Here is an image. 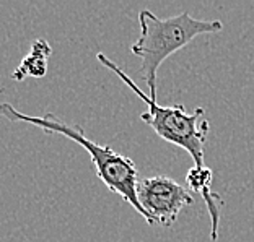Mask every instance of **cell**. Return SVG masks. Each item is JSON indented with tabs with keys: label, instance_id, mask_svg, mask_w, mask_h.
<instances>
[{
	"label": "cell",
	"instance_id": "3",
	"mask_svg": "<svg viewBox=\"0 0 254 242\" xmlns=\"http://www.w3.org/2000/svg\"><path fill=\"white\" fill-rule=\"evenodd\" d=\"M96 59L101 65L123 80V82L147 104V111L140 114V119L153 129V132L165 142L183 148L192 158L194 166L204 164V148L209 135L210 124L205 119V111L197 107L194 112H188L183 104L175 106H160L157 101L138 88L137 83L127 75L123 68H119L116 62H113L106 54L98 52Z\"/></svg>",
	"mask_w": 254,
	"mask_h": 242
},
{
	"label": "cell",
	"instance_id": "2",
	"mask_svg": "<svg viewBox=\"0 0 254 242\" xmlns=\"http://www.w3.org/2000/svg\"><path fill=\"white\" fill-rule=\"evenodd\" d=\"M140 34L130 46V52L140 59V73L148 86V96L157 101L158 68L170 55L184 49L200 34L222 31V21L197 20L189 11L170 18H158L150 10L138 13Z\"/></svg>",
	"mask_w": 254,
	"mask_h": 242
},
{
	"label": "cell",
	"instance_id": "5",
	"mask_svg": "<svg viewBox=\"0 0 254 242\" xmlns=\"http://www.w3.org/2000/svg\"><path fill=\"white\" fill-rule=\"evenodd\" d=\"M213 172L207 166H192L186 174V184L192 192L199 194L210 215V239H218V224H220V208L223 198L212 190Z\"/></svg>",
	"mask_w": 254,
	"mask_h": 242
},
{
	"label": "cell",
	"instance_id": "4",
	"mask_svg": "<svg viewBox=\"0 0 254 242\" xmlns=\"http://www.w3.org/2000/svg\"><path fill=\"white\" fill-rule=\"evenodd\" d=\"M137 198L142 210L147 213V223L163 228L173 226L180 213L194 203L192 194L166 176H153L138 181Z\"/></svg>",
	"mask_w": 254,
	"mask_h": 242
},
{
	"label": "cell",
	"instance_id": "6",
	"mask_svg": "<svg viewBox=\"0 0 254 242\" xmlns=\"http://www.w3.org/2000/svg\"><path fill=\"white\" fill-rule=\"evenodd\" d=\"M51 55H53V48L46 39L39 38L36 41H33L30 52L23 57L20 65L11 72V78L15 82H23L28 77L43 78L48 73V63Z\"/></svg>",
	"mask_w": 254,
	"mask_h": 242
},
{
	"label": "cell",
	"instance_id": "1",
	"mask_svg": "<svg viewBox=\"0 0 254 242\" xmlns=\"http://www.w3.org/2000/svg\"><path fill=\"white\" fill-rule=\"evenodd\" d=\"M0 119H7L10 122H21L39 127L44 134H57L75 142L86 153L90 154L91 163L96 169V176L105 186L119 197H123L132 208H134L143 220L147 221V213L142 210L137 198V184L138 172L137 166L130 158L124 156L118 151H114L111 146L100 145L90 140L85 135L83 129L80 125L65 124L54 114H44L43 117L28 116L25 112H20L10 102H0Z\"/></svg>",
	"mask_w": 254,
	"mask_h": 242
}]
</instances>
